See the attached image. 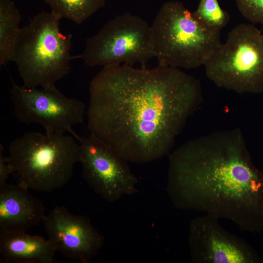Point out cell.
Instances as JSON below:
<instances>
[{
    "label": "cell",
    "instance_id": "cell-1",
    "mask_svg": "<svg viewBox=\"0 0 263 263\" xmlns=\"http://www.w3.org/2000/svg\"><path fill=\"white\" fill-rule=\"evenodd\" d=\"M89 92L91 134L137 164L169 155L203 101L199 80L171 67H103L92 80Z\"/></svg>",
    "mask_w": 263,
    "mask_h": 263
},
{
    "label": "cell",
    "instance_id": "cell-2",
    "mask_svg": "<svg viewBox=\"0 0 263 263\" xmlns=\"http://www.w3.org/2000/svg\"><path fill=\"white\" fill-rule=\"evenodd\" d=\"M166 191L175 207L263 231V171L254 165L240 129L189 140L169 154Z\"/></svg>",
    "mask_w": 263,
    "mask_h": 263
},
{
    "label": "cell",
    "instance_id": "cell-3",
    "mask_svg": "<svg viewBox=\"0 0 263 263\" xmlns=\"http://www.w3.org/2000/svg\"><path fill=\"white\" fill-rule=\"evenodd\" d=\"M62 18L42 11L20 28L9 61L17 66L23 85L28 88L55 86L71 70L72 36L60 29Z\"/></svg>",
    "mask_w": 263,
    "mask_h": 263
},
{
    "label": "cell",
    "instance_id": "cell-4",
    "mask_svg": "<svg viewBox=\"0 0 263 263\" xmlns=\"http://www.w3.org/2000/svg\"><path fill=\"white\" fill-rule=\"evenodd\" d=\"M72 135L28 132L15 139L7 159L29 189L49 192L65 186L80 162L81 149Z\"/></svg>",
    "mask_w": 263,
    "mask_h": 263
},
{
    "label": "cell",
    "instance_id": "cell-5",
    "mask_svg": "<svg viewBox=\"0 0 263 263\" xmlns=\"http://www.w3.org/2000/svg\"><path fill=\"white\" fill-rule=\"evenodd\" d=\"M220 35L179 1L164 3L150 25L151 46L160 67L204 66L221 44Z\"/></svg>",
    "mask_w": 263,
    "mask_h": 263
},
{
    "label": "cell",
    "instance_id": "cell-6",
    "mask_svg": "<svg viewBox=\"0 0 263 263\" xmlns=\"http://www.w3.org/2000/svg\"><path fill=\"white\" fill-rule=\"evenodd\" d=\"M217 86L238 94L263 93V32L241 23L228 34L204 65Z\"/></svg>",
    "mask_w": 263,
    "mask_h": 263
},
{
    "label": "cell",
    "instance_id": "cell-7",
    "mask_svg": "<svg viewBox=\"0 0 263 263\" xmlns=\"http://www.w3.org/2000/svg\"><path fill=\"white\" fill-rule=\"evenodd\" d=\"M79 56L88 67L139 63L145 68L154 57L151 43L150 25L130 13L109 20L95 35L88 38Z\"/></svg>",
    "mask_w": 263,
    "mask_h": 263
},
{
    "label": "cell",
    "instance_id": "cell-8",
    "mask_svg": "<svg viewBox=\"0 0 263 263\" xmlns=\"http://www.w3.org/2000/svg\"><path fill=\"white\" fill-rule=\"evenodd\" d=\"M12 81L10 97L19 121L40 125L46 132H68L74 136L73 127L84 120L86 107L83 102L66 96L55 86L28 88Z\"/></svg>",
    "mask_w": 263,
    "mask_h": 263
},
{
    "label": "cell",
    "instance_id": "cell-9",
    "mask_svg": "<svg viewBox=\"0 0 263 263\" xmlns=\"http://www.w3.org/2000/svg\"><path fill=\"white\" fill-rule=\"evenodd\" d=\"M74 137L80 146L83 178L96 193L113 203L138 191V179L128 161L111 147L92 134L83 137L75 133Z\"/></svg>",
    "mask_w": 263,
    "mask_h": 263
},
{
    "label": "cell",
    "instance_id": "cell-10",
    "mask_svg": "<svg viewBox=\"0 0 263 263\" xmlns=\"http://www.w3.org/2000/svg\"><path fill=\"white\" fill-rule=\"evenodd\" d=\"M219 220L206 214L190 222L188 245L192 263H261L256 251L244 240L224 229Z\"/></svg>",
    "mask_w": 263,
    "mask_h": 263
},
{
    "label": "cell",
    "instance_id": "cell-11",
    "mask_svg": "<svg viewBox=\"0 0 263 263\" xmlns=\"http://www.w3.org/2000/svg\"><path fill=\"white\" fill-rule=\"evenodd\" d=\"M48 239L64 257L89 263L104 242L103 235L83 215L56 206L42 220Z\"/></svg>",
    "mask_w": 263,
    "mask_h": 263
},
{
    "label": "cell",
    "instance_id": "cell-12",
    "mask_svg": "<svg viewBox=\"0 0 263 263\" xmlns=\"http://www.w3.org/2000/svg\"><path fill=\"white\" fill-rule=\"evenodd\" d=\"M20 183L0 186V232H26L45 216L42 203Z\"/></svg>",
    "mask_w": 263,
    "mask_h": 263
},
{
    "label": "cell",
    "instance_id": "cell-13",
    "mask_svg": "<svg viewBox=\"0 0 263 263\" xmlns=\"http://www.w3.org/2000/svg\"><path fill=\"white\" fill-rule=\"evenodd\" d=\"M55 247L47 239L26 232H0L1 261L15 263H54Z\"/></svg>",
    "mask_w": 263,
    "mask_h": 263
},
{
    "label": "cell",
    "instance_id": "cell-14",
    "mask_svg": "<svg viewBox=\"0 0 263 263\" xmlns=\"http://www.w3.org/2000/svg\"><path fill=\"white\" fill-rule=\"evenodd\" d=\"M19 11L11 0H0V65L9 61L20 28Z\"/></svg>",
    "mask_w": 263,
    "mask_h": 263
},
{
    "label": "cell",
    "instance_id": "cell-15",
    "mask_svg": "<svg viewBox=\"0 0 263 263\" xmlns=\"http://www.w3.org/2000/svg\"><path fill=\"white\" fill-rule=\"evenodd\" d=\"M41 0L49 5L51 11L62 18H66L80 24L97 10L103 8L106 0Z\"/></svg>",
    "mask_w": 263,
    "mask_h": 263
},
{
    "label": "cell",
    "instance_id": "cell-16",
    "mask_svg": "<svg viewBox=\"0 0 263 263\" xmlns=\"http://www.w3.org/2000/svg\"><path fill=\"white\" fill-rule=\"evenodd\" d=\"M193 14L204 25L219 31L226 26L230 18L218 0H200Z\"/></svg>",
    "mask_w": 263,
    "mask_h": 263
},
{
    "label": "cell",
    "instance_id": "cell-17",
    "mask_svg": "<svg viewBox=\"0 0 263 263\" xmlns=\"http://www.w3.org/2000/svg\"><path fill=\"white\" fill-rule=\"evenodd\" d=\"M242 15L252 22L263 26V0H235Z\"/></svg>",
    "mask_w": 263,
    "mask_h": 263
},
{
    "label": "cell",
    "instance_id": "cell-18",
    "mask_svg": "<svg viewBox=\"0 0 263 263\" xmlns=\"http://www.w3.org/2000/svg\"><path fill=\"white\" fill-rule=\"evenodd\" d=\"M3 147L0 144V186L6 184V180L9 175L13 172L9 164L7 156H5L3 152Z\"/></svg>",
    "mask_w": 263,
    "mask_h": 263
}]
</instances>
